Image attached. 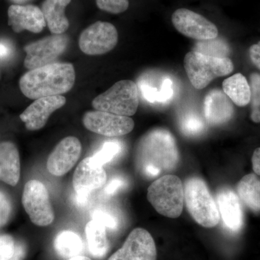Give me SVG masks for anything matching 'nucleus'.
<instances>
[{
  "mask_svg": "<svg viewBox=\"0 0 260 260\" xmlns=\"http://www.w3.org/2000/svg\"><path fill=\"white\" fill-rule=\"evenodd\" d=\"M186 209L195 222L201 226L213 228L220 222L218 207L208 186L199 177H191L184 186Z\"/></svg>",
  "mask_w": 260,
  "mask_h": 260,
  "instance_id": "obj_3",
  "label": "nucleus"
},
{
  "mask_svg": "<svg viewBox=\"0 0 260 260\" xmlns=\"http://www.w3.org/2000/svg\"><path fill=\"white\" fill-rule=\"evenodd\" d=\"M174 83L170 79H164L160 88L150 86L148 84H142L140 86L142 94L145 100L148 102L153 103H167L174 96Z\"/></svg>",
  "mask_w": 260,
  "mask_h": 260,
  "instance_id": "obj_25",
  "label": "nucleus"
},
{
  "mask_svg": "<svg viewBox=\"0 0 260 260\" xmlns=\"http://www.w3.org/2000/svg\"><path fill=\"white\" fill-rule=\"evenodd\" d=\"M54 249L61 257L65 259L79 256L83 250V241L76 233L64 231L56 236Z\"/></svg>",
  "mask_w": 260,
  "mask_h": 260,
  "instance_id": "obj_24",
  "label": "nucleus"
},
{
  "mask_svg": "<svg viewBox=\"0 0 260 260\" xmlns=\"http://www.w3.org/2000/svg\"><path fill=\"white\" fill-rule=\"evenodd\" d=\"M121 150L120 143L115 141L107 142L102 145V148L90 157L94 165L103 167L111 161Z\"/></svg>",
  "mask_w": 260,
  "mask_h": 260,
  "instance_id": "obj_27",
  "label": "nucleus"
},
{
  "mask_svg": "<svg viewBox=\"0 0 260 260\" xmlns=\"http://www.w3.org/2000/svg\"><path fill=\"white\" fill-rule=\"evenodd\" d=\"M251 119L260 123V75L253 73L250 76Z\"/></svg>",
  "mask_w": 260,
  "mask_h": 260,
  "instance_id": "obj_28",
  "label": "nucleus"
},
{
  "mask_svg": "<svg viewBox=\"0 0 260 260\" xmlns=\"http://www.w3.org/2000/svg\"><path fill=\"white\" fill-rule=\"evenodd\" d=\"M26 244L21 241L15 242L14 253L9 260H24L27 255Z\"/></svg>",
  "mask_w": 260,
  "mask_h": 260,
  "instance_id": "obj_34",
  "label": "nucleus"
},
{
  "mask_svg": "<svg viewBox=\"0 0 260 260\" xmlns=\"http://www.w3.org/2000/svg\"><path fill=\"white\" fill-rule=\"evenodd\" d=\"M68 42L66 35L54 34L30 43L24 48L26 53L24 66L30 70L55 63L66 50Z\"/></svg>",
  "mask_w": 260,
  "mask_h": 260,
  "instance_id": "obj_8",
  "label": "nucleus"
},
{
  "mask_svg": "<svg viewBox=\"0 0 260 260\" xmlns=\"http://www.w3.org/2000/svg\"><path fill=\"white\" fill-rule=\"evenodd\" d=\"M20 177V155L12 142L0 143V181L14 186Z\"/></svg>",
  "mask_w": 260,
  "mask_h": 260,
  "instance_id": "obj_19",
  "label": "nucleus"
},
{
  "mask_svg": "<svg viewBox=\"0 0 260 260\" xmlns=\"http://www.w3.org/2000/svg\"><path fill=\"white\" fill-rule=\"evenodd\" d=\"M85 235L89 251L92 256L98 259L104 257L109 248L106 227L99 222L91 220L85 226Z\"/></svg>",
  "mask_w": 260,
  "mask_h": 260,
  "instance_id": "obj_23",
  "label": "nucleus"
},
{
  "mask_svg": "<svg viewBox=\"0 0 260 260\" xmlns=\"http://www.w3.org/2000/svg\"><path fill=\"white\" fill-rule=\"evenodd\" d=\"M124 185V181L122 179L120 178H116V179H113L109 184L106 186L105 194L107 195H113L115 194L116 191L121 189L123 186Z\"/></svg>",
  "mask_w": 260,
  "mask_h": 260,
  "instance_id": "obj_35",
  "label": "nucleus"
},
{
  "mask_svg": "<svg viewBox=\"0 0 260 260\" xmlns=\"http://www.w3.org/2000/svg\"><path fill=\"white\" fill-rule=\"evenodd\" d=\"M12 213V203L8 195L0 190V228L9 221Z\"/></svg>",
  "mask_w": 260,
  "mask_h": 260,
  "instance_id": "obj_33",
  "label": "nucleus"
},
{
  "mask_svg": "<svg viewBox=\"0 0 260 260\" xmlns=\"http://www.w3.org/2000/svg\"><path fill=\"white\" fill-rule=\"evenodd\" d=\"M118 38L117 30L113 24L95 22L80 34V49L88 55H102L115 48Z\"/></svg>",
  "mask_w": 260,
  "mask_h": 260,
  "instance_id": "obj_9",
  "label": "nucleus"
},
{
  "mask_svg": "<svg viewBox=\"0 0 260 260\" xmlns=\"http://www.w3.org/2000/svg\"><path fill=\"white\" fill-rule=\"evenodd\" d=\"M157 250L153 238L142 228L134 229L119 250L108 260H156Z\"/></svg>",
  "mask_w": 260,
  "mask_h": 260,
  "instance_id": "obj_12",
  "label": "nucleus"
},
{
  "mask_svg": "<svg viewBox=\"0 0 260 260\" xmlns=\"http://www.w3.org/2000/svg\"><path fill=\"white\" fill-rule=\"evenodd\" d=\"M99 9L112 14L124 13L129 8V0H95Z\"/></svg>",
  "mask_w": 260,
  "mask_h": 260,
  "instance_id": "obj_30",
  "label": "nucleus"
},
{
  "mask_svg": "<svg viewBox=\"0 0 260 260\" xmlns=\"http://www.w3.org/2000/svg\"><path fill=\"white\" fill-rule=\"evenodd\" d=\"M219 213L225 226L232 232H238L244 225V213L240 200L229 188H221L216 195Z\"/></svg>",
  "mask_w": 260,
  "mask_h": 260,
  "instance_id": "obj_17",
  "label": "nucleus"
},
{
  "mask_svg": "<svg viewBox=\"0 0 260 260\" xmlns=\"http://www.w3.org/2000/svg\"><path fill=\"white\" fill-rule=\"evenodd\" d=\"M173 25L178 31L198 41L209 40L218 37V30L216 25L190 10L181 8L173 13Z\"/></svg>",
  "mask_w": 260,
  "mask_h": 260,
  "instance_id": "obj_11",
  "label": "nucleus"
},
{
  "mask_svg": "<svg viewBox=\"0 0 260 260\" xmlns=\"http://www.w3.org/2000/svg\"><path fill=\"white\" fill-rule=\"evenodd\" d=\"M204 129V122L199 116L196 114H187L183 117L181 121V129L186 135H197L201 133Z\"/></svg>",
  "mask_w": 260,
  "mask_h": 260,
  "instance_id": "obj_29",
  "label": "nucleus"
},
{
  "mask_svg": "<svg viewBox=\"0 0 260 260\" xmlns=\"http://www.w3.org/2000/svg\"><path fill=\"white\" fill-rule=\"evenodd\" d=\"M63 95L40 98L34 102L20 115L27 129L36 131L47 124L49 116L66 104Z\"/></svg>",
  "mask_w": 260,
  "mask_h": 260,
  "instance_id": "obj_14",
  "label": "nucleus"
},
{
  "mask_svg": "<svg viewBox=\"0 0 260 260\" xmlns=\"http://www.w3.org/2000/svg\"><path fill=\"white\" fill-rule=\"evenodd\" d=\"M147 198L159 214L167 218H177L184 208V186L177 176L167 174L150 184Z\"/></svg>",
  "mask_w": 260,
  "mask_h": 260,
  "instance_id": "obj_4",
  "label": "nucleus"
},
{
  "mask_svg": "<svg viewBox=\"0 0 260 260\" xmlns=\"http://www.w3.org/2000/svg\"><path fill=\"white\" fill-rule=\"evenodd\" d=\"M82 152L80 140L75 137L61 140L48 158L47 167L52 175L61 177L69 172L79 160Z\"/></svg>",
  "mask_w": 260,
  "mask_h": 260,
  "instance_id": "obj_13",
  "label": "nucleus"
},
{
  "mask_svg": "<svg viewBox=\"0 0 260 260\" xmlns=\"http://www.w3.org/2000/svg\"><path fill=\"white\" fill-rule=\"evenodd\" d=\"M92 220L99 222L106 228L111 230H116L118 226V221L115 217L109 212L103 210H96L91 215Z\"/></svg>",
  "mask_w": 260,
  "mask_h": 260,
  "instance_id": "obj_31",
  "label": "nucleus"
},
{
  "mask_svg": "<svg viewBox=\"0 0 260 260\" xmlns=\"http://www.w3.org/2000/svg\"><path fill=\"white\" fill-rule=\"evenodd\" d=\"M15 241L8 234L0 235V260H9L14 253Z\"/></svg>",
  "mask_w": 260,
  "mask_h": 260,
  "instance_id": "obj_32",
  "label": "nucleus"
},
{
  "mask_svg": "<svg viewBox=\"0 0 260 260\" xmlns=\"http://www.w3.org/2000/svg\"><path fill=\"white\" fill-rule=\"evenodd\" d=\"M107 175L103 167L94 165L90 157L83 159L75 169L73 187L77 194L90 195L105 185Z\"/></svg>",
  "mask_w": 260,
  "mask_h": 260,
  "instance_id": "obj_16",
  "label": "nucleus"
},
{
  "mask_svg": "<svg viewBox=\"0 0 260 260\" xmlns=\"http://www.w3.org/2000/svg\"><path fill=\"white\" fill-rule=\"evenodd\" d=\"M205 55L214 57L225 58L231 53L229 44L222 39H209V40L198 41L194 50Z\"/></svg>",
  "mask_w": 260,
  "mask_h": 260,
  "instance_id": "obj_26",
  "label": "nucleus"
},
{
  "mask_svg": "<svg viewBox=\"0 0 260 260\" xmlns=\"http://www.w3.org/2000/svg\"><path fill=\"white\" fill-rule=\"evenodd\" d=\"M251 164L254 172L257 175L260 176V148L254 150L251 158Z\"/></svg>",
  "mask_w": 260,
  "mask_h": 260,
  "instance_id": "obj_38",
  "label": "nucleus"
},
{
  "mask_svg": "<svg viewBox=\"0 0 260 260\" xmlns=\"http://www.w3.org/2000/svg\"><path fill=\"white\" fill-rule=\"evenodd\" d=\"M92 106L98 111L117 115H135L139 106V90L135 82L118 81L109 90L93 99Z\"/></svg>",
  "mask_w": 260,
  "mask_h": 260,
  "instance_id": "obj_6",
  "label": "nucleus"
},
{
  "mask_svg": "<svg viewBox=\"0 0 260 260\" xmlns=\"http://www.w3.org/2000/svg\"><path fill=\"white\" fill-rule=\"evenodd\" d=\"M137 158L142 172L148 177L174 170L179 160L175 138L169 130H151L140 140Z\"/></svg>",
  "mask_w": 260,
  "mask_h": 260,
  "instance_id": "obj_1",
  "label": "nucleus"
},
{
  "mask_svg": "<svg viewBox=\"0 0 260 260\" xmlns=\"http://www.w3.org/2000/svg\"><path fill=\"white\" fill-rule=\"evenodd\" d=\"M12 1L15 3V5H23L30 1V0H12Z\"/></svg>",
  "mask_w": 260,
  "mask_h": 260,
  "instance_id": "obj_41",
  "label": "nucleus"
},
{
  "mask_svg": "<svg viewBox=\"0 0 260 260\" xmlns=\"http://www.w3.org/2000/svg\"><path fill=\"white\" fill-rule=\"evenodd\" d=\"M205 119L211 125H221L229 122L234 114L232 101L223 90H210L204 101Z\"/></svg>",
  "mask_w": 260,
  "mask_h": 260,
  "instance_id": "obj_18",
  "label": "nucleus"
},
{
  "mask_svg": "<svg viewBox=\"0 0 260 260\" xmlns=\"http://www.w3.org/2000/svg\"><path fill=\"white\" fill-rule=\"evenodd\" d=\"M238 197L253 213H260V179L256 174L244 176L238 183Z\"/></svg>",
  "mask_w": 260,
  "mask_h": 260,
  "instance_id": "obj_21",
  "label": "nucleus"
},
{
  "mask_svg": "<svg viewBox=\"0 0 260 260\" xmlns=\"http://www.w3.org/2000/svg\"><path fill=\"white\" fill-rule=\"evenodd\" d=\"M71 0H44L42 11L49 30L53 34H63L70 26L65 9Z\"/></svg>",
  "mask_w": 260,
  "mask_h": 260,
  "instance_id": "obj_20",
  "label": "nucleus"
},
{
  "mask_svg": "<svg viewBox=\"0 0 260 260\" xmlns=\"http://www.w3.org/2000/svg\"><path fill=\"white\" fill-rule=\"evenodd\" d=\"M22 203L32 223L38 226H47L54 221L49 192L40 181L32 179L25 184Z\"/></svg>",
  "mask_w": 260,
  "mask_h": 260,
  "instance_id": "obj_7",
  "label": "nucleus"
},
{
  "mask_svg": "<svg viewBox=\"0 0 260 260\" xmlns=\"http://www.w3.org/2000/svg\"><path fill=\"white\" fill-rule=\"evenodd\" d=\"M249 54L251 62L260 70V41L249 48Z\"/></svg>",
  "mask_w": 260,
  "mask_h": 260,
  "instance_id": "obj_36",
  "label": "nucleus"
},
{
  "mask_svg": "<svg viewBox=\"0 0 260 260\" xmlns=\"http://www.w3.org/2000/svg\"><path fill=\"white\" fill-rule=\"evenodd\" d=\"M83 122L87 129L109 138L129 134L135 126L134 121L129 116L98 110L85 114Z\"/></svg>",
  "mask_w": 260,
  "mask_h": 260,
  "instance_id": "obj_10",
  "label": "nucleus"
},
{
  "mask_svg": "<svg viewBox=\"0 0 260 260\" xmlns=\"http://www.w3.org/2000/svg\"><path fill=\"white\" fill-rule=\"evenodd\" d=\"M12 47L9 43L5 41H0V61L8 59L11 56Z\"/></svg>",
  "mask_w": 260,
  "mask_h": 260,
  "instance_id": "obj_37",
  "label": "nucleus"
},
{
  "mask_svg": "<svg viewBox=\"0 0 260 260\" xmlns=\"http://www.w3.org/2000/svg\"><path fill=\"white\" fill-rule=\"evenodd\" d=\"M74 66L70 63L55 62L28 70L20 78L19 86L28 99L62 95L75 83Z\"/></svg>",
  "mask_w": 260,
  "mask_h": 260,
  "instance_id": "obj_2",
  "label": "nucleus"
},
{
  "mask_svg": "<svg viewBox=\"0 0 260 260\" xmlns=\"http://www.w3.org/2000/svg\"><path fill=\"white\" fill-rule=\"evenodd\" d=\"M184 66L191 85L198 90L206 88L215 78L231 74L234 69L229 57H214L195 51L184 56Z\"/></svg>",
  "mask_w": 260,
  "mask_h": 260,
  "instance_id": "obj_5",
  "label": "nucleus"
},
{
  "mask_svg": "<svg viewBox=\"0 0 260 260\" xmlns=\"http://www.w3.org/2000/svg\"><path fill=\"white\" fill-rule=\"evenodd\" d=\"M223 91L238 107H246L250 103V85L245 76L241 73H237L224 80Z\"/></svg>",
  "mask_w": 260,
  "mask_h": 260,
  "instance_id": "obj_22",
  "label": "nucleus"
},
{
  "mask_svg": "<svg viewBox=\"0 0 260 260\" xmlns=\"http://www.w3.org/2000/svg\"><path fill=\"white\" fill-rule=\"evenodd\" d=\"M89 196L90 195L77 194L76 193L75 198V204L78 205L80 207L84 206V205H86V203H88Z\"/></svg>",
  "mask_w": 260,
  "mask_h": 260,
  "instance_id": "obj_39",
  "label": "nucleus"
},
{
  "mask_svg": "<svg viewBox=\"0 0 260 260\" xmlns=\"http://www.w3.org/2000/svg\"><path fill=\"white\" fill-rule=\"evenodd\" d=\"M67 260H91L90 258L87 257V256H74V257L70 258V259H68Z\"/></svg>",
  "mask_w": 260,
  "mask_h": 260,
  "instance_id": "obj_40",
  "label": "nucleus"
},
{
  "mask_svg": "<svg viewBox=\"0 0 260 260\" xmlns=\"http://www.w3.org/2000/svg\"><path fill=\"white\" fill-rule=\"evenodd\" d=\"M8 25L15 32H42L47 25L42 10L32 5H13L8 11Z\"/></svg>",
  "mask_w": 260,
  "mask_h": 260,
  "instance_id": "obj_15",
  "label": "nucleus"
}]
</instances>
